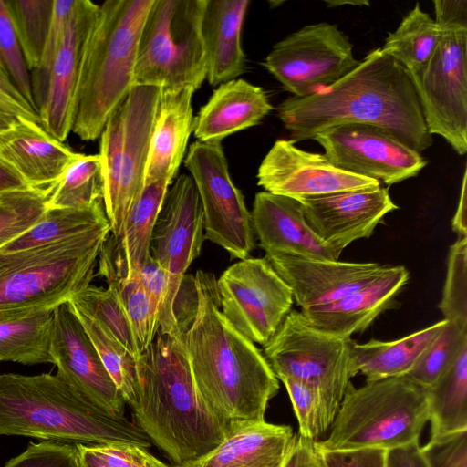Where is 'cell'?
<instances>
[{
    "label": "cell",
    "mask_w": 467,
    "mask_h": 467,
    "mask_svg": "<svg viewBox=\"0 0 467 467\" xmlns=\"http://www.w3.org/2000/svg\"><path fill=\"white\" fill-rule=\"evenodd\" d=\"M215 275L198 270L196 295L177 318L196 390L227 433L265 420L279 382L261 350L223 316Z\"/></svg>",
    "instance_id": "6da1fadb"
},
{
    "label": "cell",
    "mask_w": 467,
    "mask_h": 467,
    "mask_svg": "<svg viewBox=\"0 0 467 467\" xmlns=\"http://www.w3.org/2000/svg\"><path fill=\"white\" fill-rule=\"evenodd\" d=\"M277 115L294 143L313 140L333 126L363 123L386 130L420 153L432 145L407 70L380 47L333 85L285 99Z\"/></svg>",
    "instance_id": "7a4b0ae2"
},
{
    "label": "cell",
    "mask_w": 467,
    "mask_h": 467,
    "mask_svg": "<svg viewBox=\"0 0 467 467\" xmlns=\"http://www.w3.org/2000/svg\"><path fill=\"white\" fill-rule=\"evenodd\" d=\"M134 423L176 466L217 447L228 434L194 386L177 337L158 331L138 358Z\"/></svg>",
    "instance_id": "3957f363"
},
{
    "label": "cell",
    "mask_w": 467,
    "mask_h": 467,
    "mask_svg": "<svg viewBox=\"0 0 467 467\" xmlns=\"http://www.w3.org/2000/svg\"><path fill=\"white\" fill-rule=\"evenodd\" d=\"M0 435L150 447V439L134 422L102 412L50 373L0 375Z\"/></svg>",
    "instance_id": "277c9868"
},
{
    "label": "cell",
    "mask_w": 467,
    "mask_h": 467,
    "mask_svg": "<svg viewBox=\"0 0 467 467\" xmlns=\"http://www.w3.org/2000/svg\"><path fill=\"white\" fill-rule=\"evenodd\" d=\"M154 0H106L87 37L72 128L80 140L98 139L133 87L140 33Z\"/></svg>",
    "instance_id": "5b68a950"
},
{
    "label": "cell",
    "mask_w": 467,
    "mask_h": 467,
    "mask_svg": "<svg viewBox=\"0 0 467 467\" xmlns=\"http://www.w3.org/2000/svg\"><path fill=\"white\" fill-rule=\"evenodd\" d=\"M109 223L38 247L0 252V323L53 309L90 285Z\"/></svg>",
    "instance_id": "8992f818"
},
{
    "label": "cell",
    "mask_w": 467,
    "mask_h": 467,
    "mask_svg": "<svg viewBox=\"0 0 467 467\" xmlns=\"http://www.w3.org/2000/svg\"><path fill=\"white\" fill-rule=\"evenodd\" d=\"M428 421L426 389L407 376L366 381L359 388L349 382L328 435L315 447L389 450L419 441Z\"/></svg>",
    "instance_id": "52a82bcc"
},
{
    "label": "cell",
    "mask_w": 467,
    "mask_h": 467,
    "mask_svg": "<svg viewBox=\"0 0 467 467\" xmlns=\"http://www.w3.org/2000/svg\"><path fill=\"white\" fill-rule=\"evenodd\" d=\"M206 0H154L143 25L133 86L192 88L206 80L202 20Z\"/></svg>",
    "instance_id": "ba28073f"
},
{
    "label": "cell",
    "mask_w": 467,
    "mask_h": 467,
    "mask_svg": "<svg viewBox=\"0 0 467 467\" xmlns=\"http://www.w3.org/2000/svg\"><path fill=\"white\" fill-rule=\"evenodd\" d=\"M348 339L314 328L300 311L291 310L263 346L277 379L291 378L317 390L330 427L351 379Z\"/></svg>",
    "instance_id": "9c48e42d"
},
{
    "label": "cell",
    "mask_w": 467,
    "mask_h": 467,
    "mask_svg": "<svg viewBox=\"0 0 467 467\" xmlns=\"http://www.w3.org/2000/svg\"><path fill=\"white\" fill-rule=\"evenodd\" d=\"M440 40L428 61L408 72L429 132L459 154L467 151V26H440Z\"/></svg>",
    "instance_id": "30bf717a"
},
{
    "label": "cell",
    "mask_w": 467,
    "mask_h": 467,
    "mask_svg": "<svg viewBox=\"0 0 467 467\" xmlns=\"http://www.w3.org/2000/svg\"><path fill=\"white\" fill-rule=\"evenodd\" d=\"M169 187L153 226L150 254L167 273L168 296L159 313V332L175 337L177 297L185 273L202 250L204 220L200 197L189 174L177 176Z\"/></svg>",
    "instance_id": "8fae6325"
},
{
    "label": "cell",
    "mask_w": 467,
    "mask_h": 467,
    "mask_svg": "<svg viewBox=\"0 0 467 467\" xmlns=\"http://www.w3.org/2000/svg\"><path fill=\"white\" fill-rule=\"evenodd\" d=\"M183 162L200 197L204 238L232 258H246L255 246L251 212L231 178L222 142L196 140Z\"/></svg>",
    "instance_id": "7c38bea8"
},
{
    "label": "cell",
    "mask_w": 467,
    "mask_h": 467,
    "mask_svg": "<svg viewBox=\"0 0 467 467\" xmlns=\"http://www.w3.org/2000/svg\"><path fill=\"white\" fill-rule=\"evenodd\" d=\"M360 60L337 25L310 24L274 45L263 65L294 97H306L333 85Z\"/></svg>",
    "instance_id": "4fadbf2b"
},
{
    "label": "cell",
    "mask_w": 467,
    "mask_h": 467,
    "mask_svg": "<svg viewBox=\"0 0 467 467\" xmlns=\"http://www.w3.org/2000/svg\"><path fill=\"white\" fill-rule=\"evenodd\" d=\"M216 285L223 316L244 337L262 346L292 310V291L265 257L234 263L222 273Z\"/></svg>",
    "instance_id": "5bb4252c"
},
{
    "label": "cell",
    "mask_w": 467,
    "mask_h": 467,
    "mask_svg": "<svg viewBox=\"0 0 467 467\" xmlns=\"http://www.w3.org/2000/svg\"><path fill=\"white\" fill-rule=\"evenodd\" d=\"M314 140L336 167L391 185L415 177L427 160L378 126L348 123L330 127Z\"/></svg>",
    "instance_id": "9a60e30c"
},
{
    "label": "cell",
    "mask_w": 467,
    "mask_h": 467,
    "mask_svg": "<svg viewBox=\"0 0 467 467\" xmlns=\"http://www.w3.org/2000/svg\"><path fill=\"white\" fill-rule=\"evenodd\" d=\"M51 354L61 377L102 412L124 419L126 402L69 301L53 309Z\"/></svg>",
    "instance_id": "2e32d148"
},
{
    "label": "cell",
    "mask_w": 467,
    "mask_h": 467,
    "mask_svg": "<svg viewBox=\"0 0 467 467\" xmlns=\"http://www.w3.org/2000/svg\"><path fill=\"white\" fill-rule=\"evenodd\" d=\"M265 192L299 199L380 186V182L345 171L324 155L303 150L291 140H277L257 171Z\"/></svg>",
    "instance_id": "e0dca14e"
},
{
    "label": "cell",
    "mask_w": 467,
    "mask_h": 467,
    "mask_svg": "<svg viewBox=\"0 0 467 467\" xmlns=\"http://www.w3.org/2000/svg\"><path fill=\"white\" fill-rule=\"evenodd\" d=\"M296 200L314 233L340 252L368 238L383 218L399 208L381 185Z\"/></svg>",
    "instance_id": "ac0fdd59"
},
{
    "label": "cell",
    "mask_w": 467,
    "mask_h": 467,
    "mask_svg": "<svg viewBox=\"0 0 467 467\" xmlns=\"http://www.w3.org/2000/svg\"><path fill=\"white\" fill-rule=\"evenodd\" d=\"M98 10L99 5L92 1L75 0L38 109L42 127L61 142L72 131L83 50Z\"/></svg>",
    "instance_id": "d6986e66"
},
{
    "label": "cell",
    "mask_w": 467,
    "mask_h": 467,
    "mask_svg": "<svg viewBox=\"0 0 467 467\" xmlns=\"http://www.w3.org/2000/svg\"><path fill=\"white\" fill-rule=\"evenodd\" d=\"M161 89L133 86L121 102L124 137L120 150V175L115 203L106 215L112 237L118 241L128 213L144 185V174Z\"/></svg>",
    "instance_id": "ffe728a7"
},
{
    "label": "cell",
    "mask_w": 467,
    "mask_h": 467,
    "mask_svg": "<svg viewBox=\"0 0 467 467\" xmlns=\"http://www.w3.org/2000/svg\"><path fill=\"white\" fill-rule=\"evenodd\" d=\"M290 287L301 310L329 304L379 277L387 265L303 257L289 254L265 256Z\"/></svg>",
    "instance_id": "44dd1931"
},
{
    "label": "cell",
    "mask_w": 467,
    "mask_h": 467,
    "mask_svg": "<svg viewBox=\"0 0 467 467\" xmlns=\"http://www.w3.org/2000/svg\"><path fill=\"white\" fill-rule=\"evenodd\" d=\"M252 223L265 254H289L337 261L342 252L323 242L306 223L296 199L259 192L251 212Z\"/></svg>",
    "instance_id": "7402d4cb"
},
{
    "label": "cell",
    "mask_w": 467,
    "mask_h": 467,
    "mask_svg": "<svg viewBox=\"0 0 467 467\" xmlns=\"http://www.w3.org/2000/svg\"><path fill=\"white\" fill-rule=\"evenodd\" d=\"M409 278L404 266H386L379 277L360 288L329 304L300 312L314 328L337 337L350 338L366 330L394 303Z\"/></svg>",
    "instance_id": "603a6c76"
},
{
    "label": "cell",
    "mask_w": 467,
    "mask_h": 467,
    "mask_svg": "<svg viewBox=\"0 0 467 467\" xmlns=\"http://www.w3.org/2000/svg\"><path fill=\"white\" fill-rule=\"evenodd\" d=\"M77 155L40 123L28 119L16 118L0 130V158L31 188L56 183Z\"/></svg>",
    "instance_id": "cb8c5ba5"
},
{
    "label": "cell",
    "mask_w": 467,
    "mask_h": 467,
    "mask_svg": "<svg viewBox=\"0 0 467 467\" xmlns=\"http://www.w3.org/2000/svg\"><path fill=\"white\" fill-rule=\"evenodd\" d=\"M296 439L288 425L246 422L208 453L176 467H283Z\"/></svg>",
    "instance_id": "d4e9b609"
},
{
    "label": "cell",
    "mask_w": 467,
    "mask_h": 467,
    "mask_svg": "<svg viewBox=\"0 0 467 467\" xmlns=\"http://www.w3.org/2000/svg\"><path fill=\"white\" fill-rule=\"evenodd\" d=\"M194 90H161L154 121L144 185L159 181L172 183L183 161L188 140L193 132Z\"/></svg>",
    "instance_id": "484cf974"
},
{
    "label": "cell",
    "mask_w": 467,
    "mask_h": 467,
    "mask_svg": "<svg viewBox=\"0 0 467 467\" xmlns=\"http://www.w3.org/2000/svg\"><path fill=\"white\" fill-rule=\"evenodd\" d=\"M273 109L265 90L243 78L222 83L194 117L193 133L202 142L226 137L258 125Z\"/></svg>",
    "instance_id": "4316f807"
},
{
    "label": "cell",
    "mask_w": 467,
    "mask_h": 467,
    "mask_svg": "<svg viewBox=\"0 0 467 467\" xmlns=\"http://www.w3.org/2000/svg\"><path fill=\"white\" fill-rule=\"evenodd\" d=\"M248 0H206L202 37L206 80L212 86L237 78L245 68L241 32Z\"/></svg>",
    "instance_id": "83f0119b"
},
{
    "label": "cell",
    "mask_w": 467,
    "mask_h": 467,
    "mask_svg": "<svg viewBox=\"0 0 467 467\" xmlns=\"http://www.w3.org/2000/svg\"><path fill=\"white\" fill-rule=\"evenodd\" d=\"M447 325L442 319L406 337L393 340L348 339L350 377L360 373L366 381L407 375Z\"/></svg>",
    "instance_id": "f1b7e54d"
},
{
    "label": "cell",
    "mask_w": 467,
    "mask_h": 467,
    "mask_svg": "<svg viewBox=\"0 0 467 467\" xmlns=\"http://www.w3.org/2000/svg\"><path fill=\"white\" fill-rule=\"evenodd\" d=\"M426 392L431 436L467 430V342Z\"/></svg>",
    "instance_id": "f546056e"
},
{
    "label": "cell",
    "mask_w": 467,
    "mask_h": 467,
    "mask_svg": "<svg viewBox=\"0 0 467 467\" xmlns=\"http://www.w3.org/2000/svg\"><path fill=\"white\" fill-rule=\"evenodd\" d=\"M109 223L103 202L86 207L47 209L27 231L0 248L26 250L70 238Z\"/></svg>",
    "instance_id": "4dcf8cb0"
},
{
    "label": "cell",
    "mask_w": 467,
    "mask_h": 467,
    "mask_svg": "<svg viewBox=\"0 0 467 467\" xmlns=\"http://www.w3.org/2000/svg\"><path fill=\"white\" fill-rule=\"evenodd\" d=\"M53 309L0 323V361L7 360L24 365L53 364Z\"/></svg>",
    "instance_id": "1f68e13d"
},
{
    "label": "cell",
    "mask_w": 467,
    "mask_h": 467,
    "mask_svg": "<svg viewBox=\"0 0 467 467\" xmlns=\"http://www.w3.org/2000/svg\"><path fill=\"white\" fill-rule=\"evenodd\" d=\"M441 32L440 26L417 3L380 48L407 72H414L430 58L440 40Z\"/></svg>",
    "instance_id": "d6a6232c"
},
{
    "label": "cell",
    "mask_w": 467,
    "mask_h": 467,
    "mask_svg": "<svg viewBox=\"0 0 467 467\" xmlns=\"http://www.w3.org/2000/svg\"><path fill=\"white\" fill-rule=\"evenodd\" d=\"M104 178L99 154L78 153L49 186L47 209L86 207L103 202Z\"/></svg>",
    "instance_id": "836d02e7"
},
{
    "label": "cell",
    "mask_w": 467,
    "mask_h": 467,
    "mask_svg": "<svg viewBox=\"0 0 467 467\" xmlns=\"http://www.w3.org/2000/svg\"><path fill=\"white\" fill-rule=\"evenodd\" d=\"M72 306L126 404L131 406L138 385V358L99 320L81 308Z\"/></svg>",
    "instance_id": "e575fe53"
},
{
    "label": "cell",
    "mask_w": 467,
    "mask_h": 467,
    "mask_svg": "<svg viewBox=\"0 0 467 467\" xmlns=\"http://www.w3.org/2000/svg\"><path fill=\"white\" fill-rule=\"evenodd\" d=\"M99 273L116 289L133 329L141 353L151 344L159 330V308L144 289L139 276L119 275L106 261L99 260Z\"/></svg>",
    "instance_id": "d590c367"
},
{
    "label": "cell",
    "mask_w": 467,
    "mask_h": 467,
    "mask_svg": "<svg viewBox=\"0 0 467 467\" xmlns=\"http://www.w3.org/2000/svg\"><path fill=\"white\" fill-rule=\"evenodd\" d=\"M29 71L40 63L53 16L54 0H6Z\"/></svg>",
    "instance_id": "8d00e7d4"
},
{
    "label": "cell",
    "mask_w": 467,
    "mask_h": 467,
    "mask_svg": "<svg viewBox=\"0 0 467 467\" xmlns=\"http://www.w3.org/2000/svg\"><path fill=\"white\" fill-rule=\"evenodd\" d=\"M108 285L104 289L89 285L73 296L69 302L99 320L133 357L139 358L141 351L129 317L116 289L112 285Z\"/></svg>",
    "instance_id": "74e56055"
},
{
    "label": "cell",
    "mask_w": 467,
    "mask_h": 467,
    "mask_svg": "<svg viewBox=\"0 0 467 467\" xmlns=\"http://www.w3.org/2000/svg\"><path fill=\"white\" fill-rule=\"evenodd\" d=\"M49 187L0 193V248L32 227L47 210Z\"/></svg>",
    "instance_id": "f35d334b"
},
{
    "label": "cell",
    "mask_w": 467,
    "mask_h": 467,
    "mask_svg": "<svg viewBox=\"0 0 467 467\" xmlns=\"http://www.w3.org/2000/svg\"><path fill=\"white\" fill-rule=\"evenodd\" d=\"M438 306L443 319L467 330V237H458L450 247L447 275Z\"/></svg>",
    "instance_id": "ab89813d"
},
{
    "label": "cell",
    "mask_w": 467,
    "mask_h": 467,
    "mask_svg": "<svg viewBox=\"0 0 467 467\" xmlns=\"http://www.w3.org/2000/svg\"><path fill=\"white\" fill-rule=\"evenodd\" d=\"M465 342L467 330H462L447 321L445 327L405 376L422 388L429 389L448 369Z\"/></svg>",
    "instance_id": "60d3db41"
},
{
    "label": "cell",
    "mask_w": 467,
    "mask_h": 467,
    "mask_svg": "<svg viewBox=\"0 0 467 467\" xmlns=\"http://www.w3.org/2000/svg\"><path fill=\"white\" fill-rule=\"evenodd\" d=\"M0 67L21 95L37 111L30 73L22 54L6 0H0Z\"/></svg>",
    "instance_id": "b9f144b4"
},
{
    "label": "cell",
    "mask_w": 467,
    "mask_h": 467,
    "mask_svg": "<svg viewBox=\"0 0 467 467\" xmlns=\"http://www.w3.org/2000/svg\"><path fill=\"white\" fill-rule=\"evenodd\" d=\"M279 379L288 392L298 421L299 435L317 441L330 428L318 393L302 381L286 377Z\"/></svg>",
    "instance_id": "7bdbcfd3"
},
{
    "label": "cell",
    "mask_w": 467,
    "mask_h": 467,
    "mask_svg": "<svg viewBox=\"0 0 467 467\" xmlns=\"http://www.w3.org/2000/svg\"><path fill=\"white\" fill-rule=\"evenodd\" d=\"M74 4L75 0H54L53 16L41 60L38 67L32 71L30 75L32 92L37 112L44 102L51 65L61 44L65 27Z\"/></svg>",
    "instance_id": "ee69618b"
},
{
    "label": "cell",
    "mask_w": 467,
    "mask_h": 467,
    "mask_svg": "<svg viewBox=\"0 0 467 467\" xmlns=\"http://www.w3.org/2000/svg\"><path fill=\"white\" fill-rule=\"evenodd\" d=\"M5 467H80L77 445L60 441L31 442Z\"/></svg>",
    "instance_id": "f6af8a7d"
},
{
    "label": "cell",
    "mask_w": 467,
    "mask_h": 467,
    "mask_svg": "<svg viewBox=\"0 0 467 467\" xmlns=\"http://www.w3.org/2000/svg\"><path fill=\"white\" fill-rule=\"evenodd\" d=\"M420 451L428 467H467V430L431 436Z\"/></svg>",
    "instance_id": "bcb514c9"
},
{
    "label": "cell",
    "mask_w": 467,
    "mask_h": 467,
    "mask_svg": "<svg viewBox=\"0 0 467 467\" xmlns=\"http://www.w3.org/2000/svg\"><path fill=\"white\" fill-rule=\"evenodd\" d=\"M317 451L325 467H386L387 450L381 448Z\"/></svg>",
    "instance_id": "7dc6e473"
},
{
    "label": "cell",
    "mask_w": 467,
    "mask_h": 467,
    "mask_svg": "<svg viewBox=\"0 0 467 467\" xmlns=\"http://www.w3.org/2000/svg\"><path fill=\"white\" fill-rule=\"evenodd\" d=\"M138 276L144 289L158 306L160 313L168 296L169 278L167 273L150 254Z\"/></svg>",
    "instance_id": "c3c4849f"
},
{
    "label": "cell",
    "mask_w": 467,
    "mask_h": 467,
    "mask_svg": "<svg viewBox=\"0 0 467 467\" xmlns=\"http://www.w3.org/2000/svg\"><path fill=\"white\" fill-rule=\"evenodd\" d=\"M0 106L16 118L40 123L38 112L28 103L0 67Z\"/></svg>",
    "instance_id": "681fc988"
},
{
    "label": "cell",
    "mask_w": 467,
    "mask_h": 467,
    "mask_svg": "<svg viewBox=\"0 0 467 467\" xmlns=\"http://www.w3.org/2000/svg\"><path fill=\"white\" fill-rule=\"evenodd\" d=\"M283 467H325L315 441L296 435V442Z\"/></svg>",
    "instance_id": "f907efd6"
},
{
    "label": "cell",
    "mask_w": 467,
    "mask_h": 467,
    "mask_svg": "<svg viewBox=\"0 0 467 467\" xmlns=\"http://www.w3.org/2000/svg\"><path fill=\"white\" fill-rule=\"evenodd\" d=\"M386 467H428L419 441L387 450Z\"/></svg>",
    "instance_id": "816d5d0a"
},
{
    "label": "cell",
    "mask_w": 467,
    "mask_h": 467,
    "mask_svg": "<svg viewBox=\"0 0 467 467\" xmlns=\"http://www.w3.org/2000/svg\"><path fill=\"white\" fill-rule=\"evenodd\" d=\"M435 22L439 26L459 24L467 26L466 0H436L433 1Z\"/></svg>",
    "instance_id": "f5cc1de1"
},
{
    "label": "cell",
    "mask_w": 467,
    "mask_h": 467,
    "mask_svg": "<svg viewBox=\"0 0 467 467\" xmlns=\"http://www.w3.org/2000/svg\"><path fill=\"white\" fill-rule=\"evenodd\" d=\"M466 171L463 173L457 209L451 221V228L458 237H467V191Z\"/></svg>",
    "instance_id": "db71d44e"
},
{
    "label": "cell",
    "mask_w": 467,
    "mask_h": 467,
    "mask_svg": "<svg viewBox=\"0 0 467 467\" xmlns=\"http://www.w3.org/2000/svg\"><path fill=\"white\" fill-rule=\"evenodd\" d=\"M31 188L23 178L0 158V193Z\"/></svg>",
    "instance_id": "11a10c76"
},
{
    "label": "cell",
    "mask_w": 467,
    "mask_h": 467,
    "mask_svg": "<svg viewBox=\"0 0 467 467\" xmlns=\"http://www.w3.org/2000/svg\"><path fill=\"white\" fill-rule=\"evenodd\" d=\"M325 3L327 4V7L329 8H332V7H340L342 5H354V6H369V2L367 1V0H358V1H354V0H351V1H339V0H327V1H325Z\"/></svg>",
    "instance_id": "9f6ffc18"
},
{
    "label": "cell",
    "mask_w": 467,
    "mask_h": 467,
    "mask_svg": "<svg viewBox=\"0 0 467 467\" xmlns=\"http://www.w3.org/2000/svg\"><path fill=\"white\" fill-rule=\"evenodd\" d=\"M16 117L6 111L2 106H0V130L7 128Z\"/></svg>",
    "instance_id": "6f0895ef"
},
{
    "label": "cell",
    "mask_w": 467,
    "mask_h": 467,
    "mask_svg": "<svg viewBox=\"0 0 467 467\" xmlns=\"http://www.w3.org/2000/svg\"><path fill=\"white\" fill-rule=\"evenodd\" d=\"M151 466L152 467H170L167 464H165L164 462H162L160 460H158L153 455H152V458H151Z\"/></svg>",
    "instance_id": "680465c9"
}]
</instances>
